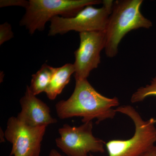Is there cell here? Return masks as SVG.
<instances>
[{"mask_svg": "<svg viewBox=\"0 0 156 156\" xmlns=\"http://www.w3.org/2000/svg\"><path fill=\"white\" fill-rule=\"evenodd\" d=\"M20 103L21 110L17 118L26 125L34 127H48L57 123V119L51 115L49 107L33 94L28 86Z\"/></svg>", "mask_w": 156, "mask_h": 156, "instance_id": "9c48e42d", "label": "cell"}, {"mask_svg": "<svg viewBox=\"0 0 156 156\" xmlns=\"http://www.w3.org/2000/svg\"><path fill=\"white\" fill-rule=\"evenodd\" d=\"M14 33L12 31L11 24L5 22L0 25V45L8 41L14 37Z\"/></svg>", "mask_w": 156, "mask_h": 156, "instance_id": "4fadbf2b", "label": "cell"}, {"mask_svg": "<svg viewBox=\"0 0 156 156\" xmlns=\"http://www.w3.org/2000/svg\"><path fill=\"white\" fill-rule=\"evenodd\" d=\"M48 156H62L55 149L51 150Z\"/></svg>", "mask_w": 156, "mask_h": 156, "instance_id": "2e32d148", "label": "cell"}, {"mask_svg": "<svg viewBox=\"0 0 156 156\" xmlns=\"http://www.w3.org/2000/svg\"><path fill=\"white\" fill-rule=\"evenodd\" d=\"M153 96H156V76L151 81L150 84L137 89L131 96V101L132 103L140 102L146 98Z\"/></svg>", "mask_w": 156, "mask_h": 156, "instance_id": "7c38bea8", "label": "cell"}, {"mask_svg": "<svg viewBox=\"0 0 156 156\" xmlns=\"http://www.w3.org/2000/svg\"><path fill=\"white\" fill-rule=\"evenodd\" d=\"M142 0H119L114 2L105 28L106 56L113 58L118 53L120 42L126 34L140 28L149 29L152 23L140 11Z\"/></svg>", "mask_w": 156, "mask_h": 156, "instance_id": "7a4b0ae2", "label": "cell"}, {"mask_svg": "<svg viewBox=\"0 0 156 156\" xmlns=\"http://www.w3.org/2000/svg\"><path fill=\"white\" fill-rule=\"evenodd\" d=\"M54 68L44 63L35 74L32 75L29 88L34 95L36 96L45 92L52 79Z\"/></svg>", "mask_w": 156, "mask_h": 156, "instance_id": "8fae6325", "label": "cell"}, {"mask_svg": "<svg viewBox=\"0 0 156 156\" xmlns=\"http://www.w3.org/2000/svg\"><path fill=\"white\" fill-rule=\"evenodd\" d=\"M47 127H32L10 117L5 132V138L12 145L10 156H40Z\"/></svg>", "mask_w": 156, "mask_h": 156, "instance_id": "52a82bcc", "label": "cell"}, {"mask_svg": "<svg viewBox=\"0 0 156 156\" xmlns=\"http://www.w3.org/2000/svg\"><path fill=\"white\" fill-rule=\"evenodd\" d=\"M25 14L20 22L31 35L44 30L45 25L53 17L70 18L85 7L101 4L100 0H30Z\"/></svg>", "mask_w": 156, "mask_h": 156, "instance_id": "3957f363", "label": "cell"}, {"mask_svg": "<svg viewBox=\"0 0 156 156\" xmlns=\"http://www.w3.org/2000/svg\"><path fill=\"white\" fill-rule=\"evenodd\" d=\"M75 73L74 66L71 63L55 68L50 84L45 92L48 98L51 100L55 99L69 83L71 76Z\"/></svg>", "mask_w": 156, "mask_h": 156, "instance_id": "30bf717a", "label": "cell"}, {"mask_svg": "<svg viewBox=\"0 0 156 156\" xmlns=\"http://www.w3.org/2000/svg\"><path fill=\"white\" fill-rule=\"evenodd\" d=\"M128 116L135 126L133 136L126 140H113L105 144L108 156H142L156 142V119L144 121L136 110L130 105H123L115 109ZM89 156H93L89 154Z\"/></svg>", "mask_w": 156, "mask_h": 156, "instance_id": "277c9868", "label": "cell"}, {"mask_svg": "<svg viewBox=\"0 0 156 156\" xmlns=\"http://www.w3.org/2000/svg\"><path fill=\"white\" fill-rule=\"evenodd\" d=\"M101 8L88 5L74 17L64 18L56 16L50 20L49 36L63 35L70 31L80 33L105 30L109 17L111 13L114 2L104 0Z\"/></svg>", "mask_w": 156, "mask_h": 156, "instance_id": "5b68a950", "label": "cell"}, {"mask_svg": "<svg viewBox=\"0 0 156 156\" xmlns=\"http://www.w3.org/2000/svg\"><path fill=\"white\" fill-rule=\"evenodd\" d=\"M29 4V1L26 0H1L0 7L19 6L27 9Z\"/></svg>", "mask_w": 156, "mask_h": 156, "instance_id": "5bb4252c", "label": "cell"}, {"mask_svg": "<svg viewBox=\"0 0 156 156\" xmlns=\"http://www.w3.org/2000/svg\"><path fill=\"white\" fill-rule=\"evenodd\" d=\"M80 45L74 52L76 80L87 79L101 62L100 53L106 44L105 31L80 33Z\"/></svg>", "mask_w": 156, "mask_h": 156, "instance_id": "ba28073f", "label": "cell"}, {"mask_svg": "<svg viewBox=\"0 0 156 156\" xmlns=\"http://www.w3.org/2000/svg\"><path fill=\"white\" fill-rule=\"evenodd\" d=\"M142 156H156V146H154Z\"/></svg>", "mask_w": 156, "mask_h": 156, "instance_id": "9a60e30c", "label": "cell"}, {"mask_svg": "<svg viewBox=\"0 0 156 156\" xmlns=\"http://www.w3.org/2000/svg\"><path fill=\"white\" fill-rule=\"evenodd\" d=\"M92 121L79 127L63 125L56 139L57 147L68 156H89L90 152L104 153L105 143L92 134Z\"/></svg>", "mask_w": 156, "mask_h": 156, "instance_id": "8992f818", "label": "cell"}, {"mask_svg": "<svg viewBox=\"0 0 156 156\" xmlns=\"http://www.w3.org/2000/svg\"><path fill=\"white\" fill-rule=\"evenodd\" d=\"M119 105L117 97L108 98L97 92L87 79L76 80L74 90L66 100H61L56 105V113L62 119L74 117L83 118L87 123L94 119L96 124L107 119H113L116 112L113 108Z\"/></svg>", "mask_w": 156, "mask_h": 156, "instance_id": "6da1fadb", "label": "cell"}]
</instances>
